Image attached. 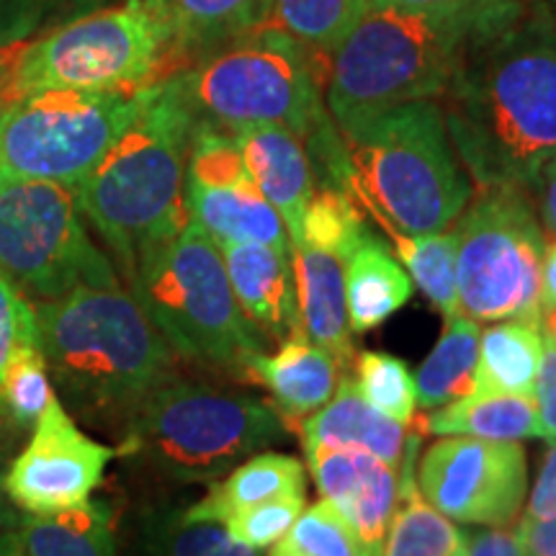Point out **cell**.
I'll list each match as a JSON object with an SVG mask.
<instances>
[{"label":"cell","instance_id":"15","mask_svg":"<svg viewBox=\"0 0 556 556\" xmlns=\"http://www.w3.org/2000/svg\"><path fill=\"white\" fill-rule=\"evenodd\" d=\"M319 497L338 510L351 531L356 556H381L397 505V469L366 451L302 446Z\"/></svg>","mask_w":556,"mask_h":556},{"label":"cell","instance_id":"45","mask_svg":"<svg viewBox=\"0 0 556 556\" xmlns=\"http://www.w3.org/2000/svg\"><path fill=\"white\" fill-rule=\"evenodd\" d=\"M533 189L539 193L541 219H544L548 235L556 238V155L544 165Z\"/></svg>","mask_w":556,"mask_h":556},{"label":"cell","instance_id":"39","mask_svg":"<svg viewBox=\"0 0 556 556\" xmlns=\"http://www.w3.org/2000/svg\"><path fill=\"white\" fill-rule=\"evenodd\" d=\"M37 343V317L29 299L0 274V387L5 374L24 348Z\"/></svg>","mask_w":556,"mask_h":556},{"label":"cell","instance_id":"14","mask_svg":"<svg viewBox=\"0 0 556 556\" xmlns=\"http://www.w3.org/2000/svg\"><path fill=\"white\" fill-rule=\"evenodd\" d=\"M114 448L88 438L54 397L41 413L26 448L5 475L11 503L29 516H52L86 505L103 482Z\"/></svg>","mask_w":556,"mask_h":556},{"label":"cell","instance_id":"18","mask_svg":"<svg viewBox=\"0 0 556 556\" xmlns=\"http://www.w3.org/2000/svg\"><path fill=\"white\" fill-rule=\"evenodd\" d=\"M289 255L302 336L328 351L343 377H351L356 366V348H353V332L348 325L343 266L336 255L304 245V242H291Z\"/></svg>","mask_w":556,"mask_h":556},{"label":"cell","instance_id":"25","mask_svg":"<svg viewBox=\"0 0 556 556\" xmlns=\"http://www.w3.org/2000/svg\"><path fill=\"white\" fill-rule=\"evenodd\" d=\"M283 495H307V475L302 462L289 454L261 451L238 464L225 479L212 482L206 495L184 513L193 520L225 523L232 513Z\"/></svg>","mask_w":556,"mask_h":556},{"label":"cell","instance_id":"29","mask_svg":"<svg viewBox=\"0 0 556 556\" xmlns=\"http://www.w3.org/2000/svg\"><path fill=\"white\" fill-rule=\"evenodd\" d=\"M24 556H116L111 510L103 503H88L21 518Z\"/></svg>","mask_w":556,"mask_h":556},{"label":"cell","instance_id":"16","mask_svg":"<svg viewBox=\"0 0 556 556\" xmlns=\"http://www.w3.org/2000/svg\"><path fill=\"white\" fill-rule=\"evenodd\" d=\"M240 309L268 340L304 338L291 255L258 242H217Z\"/></svg>","mask_w":556,"mask_h":556},{"label":"cell","instance_id":"13","mask_svg":"<svg viewBox=\"0 0 556 556\" xmlns=\"http://www.w3.org/2000/svg\"><path fill=\"white\" fill-rule=\"evenodd\" d=\"M417 490L458 523L513 526L528 495V462L518 441L441 435L417 467Z\"/></svg>","mask_w":556,"mask_h":556},{"label":"cell","instance_id":"23","mask_svg":"<svg viewBox=\"0 0 556 556\" xmlns=\"http://www.w3.org/2000/svg\"><path fill=\"white\" fill-rule=\"evenodd\" d=\"M345 281L348 325L353 336L384 325L413 296V278L377 235L368 232L340 258Z\"/></svg>","mask_w":556,"mask_h":556},{"label":"cell","instance_id":"46","mask_svg":"<svg viewBox=\"0 0 556 556\" xmlns=\"http://www.w3.org/2000/svg\"><path fill=\"white\" fill-rule=\"evenodd\" d=\"M539 309L541 317L556 309V238L544 248V258H541Z\"/></svg>","mask_w":556,"mask_h":556},{"label":"cell","instance_id":"3","mask_svg":"<svg viewBox=\"0 0 556 556\" xmlns=\"http://www.w3.org/2000/svg\"><path fill=\"white\" fill-rule=\"evenodd\" d=\"M31 307L52 387L90 426L127 428L142 402L176 379V351L122 287H83Z\"/></svg>","mask_w":556,"mask_h":556},{"label":"cell","instance_id":"17","mask_svg":"<svg viewBox=\"0 0 556 556\" xmlns=\"http://www.w3.org/2000/svg\"><path fill=\"white\" fill-rule=\"evenodd\" d=\"M155 21L168 54V78L214 47L266 24L274 0H137Z\"/></svg>","mask_w":556,"mask_h":556},{"label":"cell","instance_id":"34","mask_svg":"<svg viewBox=\"0 0 556 556\" xmlns=\"http://www.w3.org/2000/svg\"><path fill=\"white\" fill-rule=\"evenodd\" d=\"M54 400V387L45 356L34 343L13 358L0 387V420L21 433L37 426V420Z\"/></svg>","mask_w":556,"mask_h":556},{"label":"cell","instance_id":"20","mask_svg":"<svg viewBox=\"0 0 556 556\" xmlns=\"http://www.w3.org/2000/svg\"><path fill=\"white\" fill-rule=\"evenodd\" d=\"M343 379V371L328 351L309 343L307 338H289L276 353H263L253 358L248 379L270 394L274 405L283 417H304L328 405Z\"/></svg>","mask_w":556,"mask_h":556},{"label":"cell","instance_id":"40","mask_svg":"<svg viewBox=\"0 0 556 556\" xmlns=\"http://www.w3.org/2000/svg\"><path fill=\"white\" fill-rule=\"evenodd\" d=\"M541 422V438L556 443V340L544 336V356L536 379V392H533Z\"/></svg>","mask_w":556,"mask_h":556},{"label":"cell","instance_id":"51","mask_svg":"<svg viewBox=\"0 0 556 556\" xmlns=\"http://www.w3.org/2000/svg\"><path fill=\"white\" fill-rule=\"evenodd\" d=\"M554 3H556V0H554Z\"/></svg>","mask_w":556,"mask_h":556},{"label":"cell","instance_id":"24","mask_svg":"<svg viewBox=\"0 0 556 556\" xmlns=\"http://www.w3.org/2000/svg\"><path fill=\"white\" fill-rule=\"evenodd\" d=\"M413 426L422 435H469L486 441L541 438L539 409L533 397L505 392H471L448 405L417 415Z\"/></svg>","mask_w":556,"mask_h":556},{"label":"cell","instance_id":"5","mask_svg":"<svg viewBox=\"0 0 556 556\" xmlns=\"http://www.w3.org/2000/svg\"><path fill=\"white\" fill-rule=\"evenodd\" d=\"M353 173V197L384 232H446L471 199V178L433 101L338 124Z\"/></svg>","mask_w":556,"mask_h":556},{"label":"cell","instance_id":"30","mask_svg":"<svg viewBox=\"0 0 556 556\" xmlns=\"http://www.w3.org/2000/svg\"><path fill=\"white\" fill-rule=\"evenodd\" d=\"M405 270L443 319L462 315L456 283V232L402 235L387 232Z\"/></svg>","mask_w":556,"mask_h":556},{"label":"cell","instance_id":"37","mask_svg":"<svg viewBox=\"0 0 556 556\" xmlns=\"http://www.w3.org/2000/svg\"><path fill=\"white\" fill-rule=\"evenodd\" d=\"M101 5L103 0H0V47L29 41Z\"/></svg>","mask_w":556,"mask_h":556},{"label":"cell","instance_id":"9","mask_svg":"<svg viewBox=\"0 0 556 556\" xmlns=\"http://www.w3.org/2000/svg\"><path fill=\"white\" fill-rule=\"evenodd\" d=\"M165 78L163 34L137 0H127L67 21L37 41H24L9 80V103L45 88L135 93Z\"/></svg>","mask_w":556,"mask_h":556},{"label":"cell","instance_id":"32","mask_svg":"<svg viewBox=\"0 0 556 556\" xmlns=\"http://www.w3.org/2000/svg\"><path fill=\"white\" fill-rule=\"evenodd\" d=\"M368 0H274L270 13L296 39L319 54H330L361 16Z\"/></svg>","mask_w":556,"mask_h":556},{"label":"cell","instance_id":"42","mask_svg":"<svg viewBox=\"0 0 556 556\" xmlns=\"http://www.w3.org/2000/svg\"><path fill=\"white\" fill-rule=\"evenodd\" d=\"M467 556H523V539L518 526L484 528L479 533H469Z\"/></svg>","mask_w":556,"mask_h":556},{"label":"cell","instance_id":"33","mask_svg":"<svg viewBox=\"0 0 556 556\" xmlns=\"http://www.w3.org/2000/svg\"><path fill=\"white\" fill-rule=\"evenodd\" d=\"M356 387L368 405L389 420L409 428L415 420L417 387L405 361L381 351H364L353 366Z\"/></svg>","mask_w":556,"mask_h":556},{"label":"cell","instance_id":"2","mask_svg":"<svg viewBox=\"0 0 556 556\" xmlns=\"http://www.w3.org/2000/svg\"><path fill=\"white\" fill-rule=\"evenodd\" d=\"M528 11V0H479L441 11L368 5L328 54V114L345 124L402 103L441 99L469 54Z\"/></svg>","mask_w":556,"mask_h":556},{"label":"cell","instance_id":"48","mask_svg":"<svg viewBox=\"0 0 556 556\" xmlns=\"http://www.w3.org/2000/svg\"><path fill=\"white\" fill-rule=\"evenodd\" d=\"M21 45H24V41H21ZM21 45L0 47V111H3L5 103H9V80H11L13 65H16V54L21 50Z\"/></svg>","mask_w":556,"mask_h":556},{"label":"cell","instance_id":"11","mask_svg":"<svg viewBox=\"0 0 556 556\" xmlns=\"http://www.w3.org/2000/svg\"><path fill=\"white\" fill-rule=\"evenodd\" d=\"M454 232L462 315L475 323H541L539 281L546 235L528 189H479Z\"/></svg>","mask_w":556,"mask_h":556},{"label":"cell","instance_id":"12","mask_svg":"<svg viewBox=\"0 0 556 556\" xmlns=\"http://www.w3.org/2000/svg\"><path fill=\"white\" fill-rule=\"evenodd\" d=\"M139 109V90L45 88L0 111V176L75 189Z\"/></svg>","mask_w":556,"mask_h":556},{"label":"cell","instance_id":"49","mask_svg":"<svg viewBox=\"0 0 556 556\" xmlns=\"http://www.w3.org/2000/svg\"><path fill=\"white\" fill-rule=\"evenodd\" d=\"M18 526L0 528V556H24V541H21Z\"/></svg>","mask_w":556,"mask_h":556},{"label":"cell","instance_id":"35","mask_svg":"<svg viewBox=\"0 0 556 556\" xmlns=\"http://www.w3.org/2000/svg\"><path fill=\"white\" fill-rule=\"evenodd\" d=\"M148 556H261V552L235 541L222 523L173 513L152 526Z\"/></svg>","mask_w":556,"mask_h":556},{"label":"cell","instance_id":"26","mask_svg":"<svg viewBox=\"0 0 556 556\" xmlns=\"http://www.w3.org/2000/svg\"><path fill=\"white\" fill-rule=\"evenodd\" d=\"M469 533L451 523L417 490V458L397 467V505L389 520L381 556H467Z\"/></svg>","mask_w":556,"mask_h":556},{"label":"cell","instance_id":"43","mask_svg":"<svg viewBox=\"0 0 556 556\" xmlns=\"http://www.w3.org/2000/svg\"><path fill=\"white\" fill-rule=\"evenodd\" d=\"M523 556H556V518L552 520H520Z\"/></svg>","mask_w":556,"mask_h":556},{"label":"cell","instance_id":"6","mask_svg":"<svg viewBox=\"0 0 556 556\" xmlns=\"http://www.w3.org/2000/svg\"><path fill=\"white\" fill-rule=\"evenodd\" d=\"M323 54L283 26H255L214 47L173 75L197 127L235 135L253 127H283L296 137L328 122L323 106Z\"/></svg>","mask_w":556,"mask_h":556},{"label":"cell","instance_id":"38","mask_svg":"<svg viewBox=\"0 0 556 556\" xmlns=\"http://www.w3.org/2000/svg\"><path fill=\"white\" fill-rule=\"evenodd\" d=\"M304 500H307V495H283L268 500V503L232 513L222 526L227 528V533L235 541L263 552V548L274 546L294 526V520L304 510Z\"/></svg>","mask_w":556,"mask_h":556},{"label":"cell","instance_id":"31","mask_svg":"<svg viewBox=\"0 0 556 556\" xmlns=\"http://www.w3.org/2000/svg\"><path fill=\"white\" fill-rule=\"evenodd\" d=\"M368 232L371 229L364 219V206L351 191L330 184H315L309 204L304 208L302 238L294 242L325 250L340 261Z\"/></svg>","mask_w":556,"mask_h":556},{"label":"cell","instance_id":"7","mask_svg":"<svg viewBox=\"0 0 556 556\" xmlns=\"http://www.w3.org/2000/svg\"><path fill=\"white\" fill-rule=\"evenodd\" d=\"M129 294L178 356L248 379L266 338L240 309L222 250L197 222L148 250L127 274Z\"/></svg>","mask_w":556,"mask_h":556},{"label":"cell","instance_id":"27","mask_svg":"<svg viewBox=\"0 0 556 556\" xmlns=\"http://www.w3.org/2000/svg\"><path fill=\"white\" fill-rule=\"evenodd\" d=\"M544 356V330L533 319H503L479 336L475 392L533 397Z\"/></svg>","mask_w":556,"mask_h":556},{"label":"cell","instance_id":"22","mask_svg":"<svg viewBox=\"0 0 556 556\" xmlns=\"http://www.w3.org/2000/svg\"><path fill=\"white\" fill-rule=\"evenodd\" d=\"M186 208L189 219L217 242H258L289 253L287 225L253 178L227 186H199L186 180Z\"/></svg>","mask_w":556,"mask_h":556},{"label":"cell","instance_id":"21","mask_svg":"<svg viewBox=\"0 0 556 556\" xmlns=\"http://www.w3.org/2000/svg\"><path fill=\"white\" fill-rule=\"evenodd\" d=\"M299 435H302V446L319 443V446L332 448L366 451L397 469L402 451H405L407 428L368 405L351 374L340 379L328 405L299 420Z\"/></svg>","mask_w":556,"mask_h":556},{"label":"cell","instance_id":"10","mask_svg":"<svg viewBox=\"0 0 556 556\" xmlns=\"http://www.w3.org/2000/svg\"><path fill=\"white\" fill-rule=\"evenodd\" d=\"M0 274L31 304L83 287H119L70 186L0 176Z\"/></svg>","mask_w":556,"mask_h":556},{"label":"cell","instance_id":"50","mask_svg":"<svg viewBox=\"0 0 556 556\" xmlns=\"http://www.w3.org/2000/svg\"><path fill=\"white\" fill-rule=\"evenodd\" d=\"M541 330H544V336L556 340V309H552L548 315L541 317Z\"/></svg>","mask_w":556,"mask_h":556},{"label":"cell","instance_id":"19","mask_svg":"<svg viewBox=\"0 0 556 556\" xmlns=\"http://www.w3.org/2000/svg\"><path fill=\"white\" fill-rule=\"evenodd\" d=\"M235 139L253 184L281 214L289 240H299L304 208L315 191V170L302 137L283 127H253L235 131Z\"/></svg>","mask_w":556,"mask_h":556},{"label":"cell","instance_id":"4","mask_svg":"<svg viewBox=\"0 0 556 556\" xmlns=\"http://www.w3.org/2000/svg\"><path fill=\"white\" fill-rule=\"evenodd\" d=\"M197 119L178 80L139 90V109L106 155L75 186L80 214L116 255L124 274L189 222L186 165Z\"/></svg>","mask_w":556,"mask_h":556},{"label":"cell","instance_id":"1","mask_svg":"<svg viewBox=\"0 0 556 556\" xmlns=\"http://www.w3.org/2000/svg\"><path fill=\"white\" fill-rule=\"evenodd\" d=\"M441 99L458 163L479 189H533L556 155V26L528 11L469 54Z\"/></svg>","mask_w":556,"mask_h":556},{"label":"cell","instance_id":"47","mask_svg":"<svg viewBox=\"0 0 556 556\" xmlns=\"http://www.w3.org/2000/svg\"><path fill=\"white\" fill-rule=\"evenodd\" d=\"M479 3V0H368V5H381V9H405V11H441L456 9V5Z\"/></svg>","mask_w":556,"mask_h":556},{"label":"cell","instance_id":"28","mask_svg":"<svg viewBox=\"0 0 556 556\" xmlns=\"http://www.w3.org/2000/svg\"><path fill=\"white\" fill-rule=\"evenodd\" d=\"M479 336L482 332L475 319L464 315L446 319L443 336L415 374L417 407L422 413L475 392Z\"/></svg>","mask_w":556,"mask_h":556},{"label":"cell","instance_id":"44","mask_svg":"<svg viewBox=\"0 0 556 556\" xmlns=\"http://www.w3.org/2000/svg\"><path fill=\"white\" fill-rule=\"evenodd\" d=\"M13 430L9 422L0 420V528H11L21 523V516L13 510L9 492H5V475H9L11 456H13Z\"/></svg>","mask_w":556,"mask_h":556},{"label":"cell","instance_id":"8","mask_svg":"<svg viewBox=\"0 0 556 556\" xmlns=\"http://www.w3.org/2000/svg\"><path fill=\"white\" fill-rule=\"evenodd\" d=\"M289 433L287 417L266 400L173 379L127 422L119 454L176 482L212 484Z\"/></svg>","mask_w":556,"mask_h":556},{"label":"cell","instance_id":"36","mask_svg":"<svg viewBox=\"0 0 556 556\" xmlns=\"http://www.w3.org/2000/svg\"><path fill=\"white\" fill-rule=\"evenodd\" d=\"M268 556H356V544L336 507L319 500L302 510Z\"/></svg>","mask_w":556,"mask_h":556},{"label":"cell","instance_id":"41","mask_svg":"<svg viewBox=\"0 0 556 556\" xmlns=\"http://www.w3.org/2000/svg\"><path fill=\"white\" fill-rule=\"evenodd\" d=\"M556 518V443H552L541 464L536 484L528 497L526 516L520 520H552Z\"/></svg>","mask_w":556,"mask_h":556}]
</instances>
